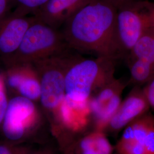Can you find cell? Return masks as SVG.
<instances>
[{
	"label": "cell",
	"instance_id": "1",
	"mask_svg": "<svg viewBox=\"0 0 154 154\" xmlns=\"http://www.w3.org/2000/svg\"><path fill=\"white\" fill-rule=\"evenodd\" d=\"M117 9L107 0H93L61 27L70 49L117 60L122 58L116 32Z\"/></svg>",
	"mask_w": 154,
	"mask_h": 154
},
{
	"label": "cell",
	"instance_id": "2",
	"mask_svg": "<svg viewBox=\"0 0 154 154\" xmlns=\"http://www.w3.org/2000/svg\"><path fill=\"white\" fill-rule=\"evenodd\" d=\"M116 61L105 57H79L66 72V97L76 102L88 101L98 90L115 78Z\"/></svg>",
	"mask_w": 154,
	"mask_h": 154
},
{
	"label": "cell",
	"instance_id": "3",
	"mask_svg": "<svg viewBox=\"0 0 154 154\" xmlns=\"http://www.w3.org/2000/svg\"><path fill=\"white\" fill-rule=\"evenodd\" d=\"M69 50L71 49L60 29L53 28L35 18L26 30L16 51L2 61L8 68L22 63H33Z\"/></svg>",
	"mask_w": 154,
	"mask_h": 154
},
{
	"label": "cell",
	"instance_id": "4",
	"mask_svg": "<svg viewBox=\"0 0 154 154\" xmlns=\"http://www.w3.org/2000/svg\"><path fill=\"white\" fill-rule=\"evenodd\" d=\"M69 50L33 63L38 72L41 94L39 102L42 108L55 118L65 94V75L72 63L79 57Z\"/></svg>",
	"mask_w": 154,
	"mask_h": 154
},
{
	"label": "cell",
	"instance_id": "5",
	"mask_svg": "<svg viewBox=\"0 0 154 154\" xmlns=\"http://www.w3.org/2000/svg\"><path fill=\"white\" fill-rule=\"evenodd\" d=\"M153 28V2L139 0L117 9L116 32L122 57L127 56L139 39Z\"/></svg>",
	"mask_w": 154,
	"mask_h": 154
},
{
	"label": "cell",
	"instance_id": "6",
	"mask_svg": "<svg viewBox=\"0 0 154 154\" xmlns=\"http://www.w3.org/2000/svg\"><path fill=\"white\" fill-rule=\"evenodd\" d=\"M39 118L34 102L17 95L8 101L2 123L4 134L11 141H20L34 129Z\"/></svg>",
	"mask_w": 154,
	"mask_h": 154
},
{
	"label": "cell",
	"instance_id": "7",
	"mask_svg": "<svg viewBox=\"0 0 154 154\" xmlns=\"http://www.w3.org/2000/svg\"><path fill=\"white\" fill-rule=\"evenodd\" d=\"M114 149L118 154H154V116L147 112L128 125Z\"/></svg>",
	"mask_w": 154,
	"mask_h": 154
},
{
	"label": "cell",
	"instance_id": "8",
	"mask_svg": "<svg viewBox=\"0 0 154 154\" xmlns=\"http://www.w3.org/2000/svg\"><path fill=\"white\" fill-rule=\"evenodd\" d=\"M126 86L123 81L115 78L89 99L91 119L93 121L95 130L105 131L121 103L122 94Z\"/></svg>",
	"mask_w": 154,
	"mask_h": 154
},
{
	"label": "cell",
	"instance_id": "9",
	"mask_svg": "<svg viewBox=\"0 0 154 154\" xmlns=\"http://www.w3.org/2000/svg\"><path fill=\"white\" fill-rule=\"evenodd\" d=\"M149 109L143 88L134 86L126 97L122 100L105 130L112 134H117L131 122L148 112Z\"/></svg>",
	"mask_w": 154,
	"mask_h": 154
},
{
	"label": "cell",
	"instance_id": "10",
	"mask_svg": "<svg viewBox=\"0 0 154 154\" xmlns=\"http://www.w3.org/2000/svg\"><path fill=\"white\" fill-rule=\"evenodd\" d=\"M5 79L8 86L16 91L18 95L33 102L39 100L40 81L33 63H22L6 68Z\"/></svg>",
	"mask_w": 154,
	"mask_h": 154
},
{
	"label": "cell",
	"instance_id": "11",
	"mask_svg": "<svg viewBox=\"0 0 154 154\" xmlns=\"http://www.w3.org/2000/svg\"><path fill=\"white\" fill-rule=\"evenodd\" d=\"M35 20L33 16H22L13 12L0 21V57L2 59L16 51L26 30Z\"/></svg>",
	"mask_w": 154,
	"mask_h": 154
},
{
	"label": "cell",
	"instance_id": "12",
	"mask_svg": "<svg viewBox=\"0 0 154 154\" xmlns=\"http://www.w3.org/2000/svg\"><path fill=\"white\" fill-rule=\"evenodd\" d=\"M92 1L48 0L32 16L38 21L60 29L74 14Z\"/></svg>",
	"mask_w": 154,
	"mask_h": 154
},
{
	"label": "cell",
	"instance_id": "13",
	"mask_svg": "<svg viewBox=\"0 0 154 154\" xmlns=\"http://www.w3.org/2000/svg\"><path fill=\"white\" fill-rule=\"evenodd\" d=\"M88 101L76 102L65 96L56 117L57 121L70 131H82L91 119Z\"/></svg>",
	"mask_w": 154,
	"mask_h": 154
},
{
	"label": "cell",
	"instance_id": "14",
	"mask_svg": "<svg viewBox=\"0 0 154 154\" xmlns=\"http://www.w3.org/2000/svg\"><path fill=\"white\" fill-rule=\"evenodd\" d=\"M114 149L104 131L94 130L77 142L75 154H112Z\"/></svg>",
	"mask_w": 154,
	"mask_h": 154
},
{
	"label": "cell",
	"instance_id": "15",
	"mask_svg": "<svg viewBox=\"0 0 154 154\" xmlns=\"http://www.w3.org/2000/svg\"><path fill=\"white\" fill-rule=\"evenodd\" d=\"M130 82L134 86L146 85L154 78V65L142 58L128 57Z\"/></svg>",
	"mask_w": 154,
	"mask_h": 154
},
{
	"label": "cell",
	"instance_id": "16",
	"mask_svg": "<svg viewBox=\"0 0 154 154\" xmlns=\"http://www.w3.org/2000/svg\"><path fill=\"white\" fill-rule=\"evenodd\" d=\"M127 56L142 58L154 65V28L139 39Z\"/></svg>",
	"mask_w": 154,
	"mask_h": 154
},
{
	"label": "cell",
	"instance_id": "17",
	"mask_svg": "<svg viewBox=\"0 0 154 154\" xmlns=\"http://www.w3.org/2000/svg\"><path fill=\"white\" fill-rule=\"evenodd\" d=\"M16 9L14 11L22 16L33 15L47 2L48 0H15Z\"/></svg>",
	"mask_w": 154,
	"mask_h": 154
},
{
	"label": "cell",
	"instance_id": "18",
	"mask_svg": "<svg viewBox=\"0 0 154 154\" xmlns=\"http://www.w3.org/2000/svg\"><path fill=\"white\" fill-rule=\"evenodd\" d=\"M143 91L150 109H154V78L145 85L143 88Z\"/></svg>",
	"mask_w": 154,
	"mask_h": 154
},
{
	"label": "cell",
	"instance_id": "19",
	"mask_svg": "<svg viewBox=\"0 0 154 154\" xmlns=\"http://www.w3.org/2000/svg\"><path fill=\"white\" fill-rule=\"evenodd\" d=\"M8 105V100L5 91V85H3L0 87V125L2 123Z\"/></svg>",
	"mask_w": 154,
	"mask_h": 154
},
{
	"label": "cell",
	"instance_id": "20",
	"mask_svg": "<svg viewBox=\"0 0 154 154\" xmlns=\"http://www.w3.org/2000/svg\"><path fill=\"white\" fill-rule=\"evenodd\" d=\"M14 5H16L15 0H0V21L11 13Z\"/></svg>",
	"mask_w": 154,
	"mask_h": 154
},
{
	"label": "cell",
	"instance_id": "21",
	"mask_svg": "<svg viewBox=\"0 0 154 154\" xmlns=\"http://www.w3.org/2000/svg\"><path fill=\"white\" fill-rule=\"evenodd\" d=\"M0 154H28L27 149H17L6 145H0Z\"/></svg>",
	"mask_w": 154,
	"mask_h": 154
},
{
	"label": "cell",
	"instance_id": "22",
	"mask_svg": "<svg viewBox=\"0 0 154 154\" xmlns=\"http://www.w3.org/2000/svg\"><path fill=\"white\" fill-rule=\"evenodd\" d=\"M107 1L116 8V9H118L128 4H130L133 2H135L139 0H107Z\"/></svg>",
	"mask_w": 154,
	"mask_h": 154
}]
</instances>
